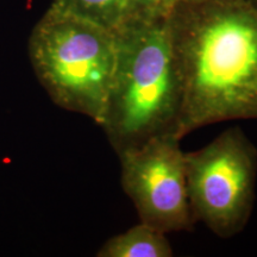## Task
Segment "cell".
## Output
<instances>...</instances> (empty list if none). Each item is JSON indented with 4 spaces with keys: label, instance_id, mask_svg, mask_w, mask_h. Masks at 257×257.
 I'll return each mask as SVG.
<instances>
[{
    "label": "cell",
    "instance_id": "1",
    "mask_svg": "<svg viewBox=\"0 0 257 257\" xmlns=\"http://www.w3.org/2000/svg\"><path fill=\"white\" fill-rule=\"evenodd\" d=\"M182 83L178 136L234 119H257V5L201 0L168 17Z\"/></svg>",
    "mask_w": 257,
    "mask_h": 257
},
{
    "label": "cell",
    "instance_id": "2",
    "mask_svg": "<svg viewBox=\"0 0 257 257\" xmlns=\"http://www.w3.org/2000/svg\"><path fill=\"white\" fill-rule=\"evenodd\" d=\"M114 34L117 63L100 127L118 155L155 137L178 136L182 83L168 18L127 17Z\"/></svg>",
    "mask_w": 257,
    "mask_h": 257
},
{
    "label": "cell",
    "instance_id": "3",
    "mask_svg": "<svg viewBox=\"0 0 257 257\" xmlns=\"http://www.w3.org/2000/svg\"><path fill=\"white\" fill-rule=\"evenodd\" d=\"M28 54L51 101L100 126L117 63L114 31L50 5L32 29Z\"/></svg>",
    "mask_w": 257,
    "mask_h": 257
},
{
    "label": "cell",
    "instance_id": "4",
    "mask_svg": "<svg viewBox=\"0 0 257 257\" xmlns=\"http://www.w3.org/2000/svg\"><path fill=\"white\" fill-rule=\"evenodd\" d=\"M189 207L220 238L242 232L251 217L257 149L239 127L225 130L195 152L185 153Z\"/></svg>",
    "mask_w": 257,
    "mask_h": 257
},
{
    "label": "cell",
    "instance_id": "5",
    "mask_svg": "<svg viewBox=\"0 0 257 257\" xmlns=\"http://www.w3.org/2000/svg\"><path fill=\"white\" fill-rule=\"evenodd\" d=\"M176 135L153 138L118 154L121 187L142 223L163 233L192 231L185 153Z\"/></svg>",
    "mask_w": 257,
    "mask_h": 257
},
{
    "label": "cell",
    "instance_id": "6",
    "mask_svg": "<svg viewBox=\"0 0 257 257\" xmlns=\"http://www.w3.org/2000/svg\"><path fill=\"white\" fill-rule=\"evenodd\" d=\"M167 234L140 221L135 226L108 238L96 252L98 257H172Z\"/></svg>",
    "mask_w": 257,
    "mask_h": 257
},
{
    "label": "cell",
    "instance_id": "7",
    "mask_svg": "<svg viewBox=\"0 0 257 257\" xmlns=\"http://www.w3.org/2000/svg\"><path fill=\"white\" fill-rule=\"evenodd\" d=\"M50 5L115 31L126 18L128 0H51Z\"/></svg>",
    "mask_w": 257,
    "mask_h": 257
},
{
    "label": "cell",
    "instance_id": "8",
    "mask_svg": "<svg viewBox=\"0 0 257 257\" xmlns=\"http://www.w3.org/2000/svg\"><path fill=\"white\" fill-rule=\"evenodd\" d=\"M198 2L201 0H128L126 18H168L179 6Z\"/></svg>",
    "mask_w": 257,
    "mask_h": 257
},
{
    "label": "cell",
    "instance_id": "9",
    "mask_svg": "<svg viewBox=\"0 0 257 257\" xmlns=\"http://www.w3.org/2000/svg\"><path fill=\"white\" fill-rule=\"evenodd\" d=\"M249 2H251V3H253V4L257 5V0H249Z\"/></svg>",
    "mask_w": 257,
    "mask_h": 257
}]
</instances>
